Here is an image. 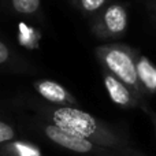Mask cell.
Masks as SVG:
<instances>
[{
    "label": "cell",
    "mask_w": 156,
    "mask_h": 156,
    "mask_svg": "<svg viewBox=\"0 0 156 156\" xmlns=\"http://www.w3.org/2000/svg\"><path fill=\"white\" fill-rule=\"evenodd\" d=\"M154 14H155V18H156V4H154Z\"/></svg>",
    "instance_id": "2e32d148"
},
{
    "label": "cell",
    "mask_w": 156,
    "mask_h": 156,
    "mask_svg": "<svg viewBox=\"0 0 156 156\" xmlns=\"http://www.w3.org/2000/svg\"><path fill=\"white\" fill-rule=\"evenodd\" d=\"M16 62V55L14 54V51L0 38V69H14L18 63Z\"/></svg>",
    "instance_id": "8fae6325"
},
{
    "label": "cell",
    "mask_w": 156,
    "mask_h": 156,
    "mask_svg": "<svg viewBox=\"0 0 156 156\" xmlns=\"http://www.w3.org/2000/svg\"><path fill=\"white\" fill-rule=\"evenodd\" d=\"M37 110L45 121L81 136L103 148L121 149L132 145L129 134L123 129L107 123L77 107L40 104Z\"/></svg>",
    "instance_id": "6da1fadb"
},
{
    "label": "cell",
    "mask_w": 156,
    "mask_h": 156,
    "mask_svg": "<svg viewBox=\"0 0 156 156\" xmlns=\"http://www.w3.org/2000/svg\"><path fill=\"white\" fill-rule=\"evenodd\" d=\"M38 94L51 105L56 107H76L78 104L77 99L70 90L65 88L62 83L52 80H38L33 83Z\"/></svg>",
    "instance_id": "8992f818"
},
{
    "label": "cell",
    "mask_w": 156,
    "mask_h": 156,
    "mask_svg": "<svg viewBox=\"0 0 156 156\" xmlns=\"http://www.w3.org/2000/svg\"><path fill=\"white\" fill-rule=\"evenodd\" d=\"M138 51L122 43H105L94 48V55L101 69L145 97L140 88L136 71V58Z\"/></svg>",
    "instance_id": "7a4b0ae2"
},
{
    "label": "cell",
    "mask_w": 156,
    "mask_h": 156,
    "mask_svg": "<svg viewBox=\"0 0 156 156\" xmlns=\"http://www.w3.org/2000/svg\"><path fill=\"white\" fill-rule=\"evenodd\" d=\"M40 0H11V7L19 15H36L40 11Z\"/></svg>",
    "instance_id": "9c48e42d"
},
{
    "label": "cell",
    "mask_w": 156,
    "mask_h": 156,
    "mask_svg": "<svg viewBox=\"0 0 156 156\" xmlns=\"http://www.w3.org/2000/svg\"><path fill=\"white\" fill-rule=\"evenodd\" d=\"M70 2H71V4H73L74 7H76V5H77V2H78V0H70Z\"/></svg>",
    "instance_id": "9a60e30c"
},
{
    "label": "cell",
    "mask_w": 156,
    "mask_h": 156,
    "mask_svg": "<svg viewBox=\"0 0 156 156\" xmlns=\"http://www.w3.org/2000/svg\"><path fill=\"white\" fill-rule=\"evenodd\" d=\"M0 156H44L36 144L26 140H14L0 145Z\"/></svg>",
    "instance_id": "ba28073f"
},
{
    "label": "cell",
    "mask_w": 156,
    "mask_h": 156,
    "mask_svg": "<svg viewBox=\"0 0 156 156\" xmlns=\"http://www.w3.org/2000/svg\"><path fill=\"white\" fill-rule=\"evenodd\" d=\"M110 0H78L76 7L81 10L85 15H97L105 5H108Z\"/></svg>",
    "instance_id": "30bf717a"
},
{
    "label": "cell",
    "mask_w": 156,
    "mask_h": 156,
    "mask_svg": "<svg viewBox=\"0 0 156 156\" xmlns=\"http://www.w3.org/2000/svg\"><path fill=\"white\" fill-rule=\"evenodd\" d=\"M101 77L111 101L118 107L123 110H134V108H143V105L147 104L145 97L140 96L137 92L125 85L122 81L105 71L104 69H101Z\"/></svg>",
    "instance_id": "5b68a950"
},
{
    "label": "cell",
    "mask_w": 156,
    "mask_h": 156,
    "mask_svg": "<svg viewBox=\"0 0 156 156\" xmlns=\"http://www.w3.org/2000/svg\"><path fill=\"white\" fill-rule=\"evenodd\" d=\"M136 71L137 80L144 96L156 94V65L145 55L137 54L136 58Z\"/></svg>",
    "instance_id": "52a82bcc"
},
{
    "label": "cell",
    "mask_w": 156,
    "mask_h": 156,
    "mask_svg": "<svg viewBox=\"0 0 156 156\" xmlns=\"http://www.w3.org/2000/svg\"><path fill=\"white\" fill-rule=\"evenodd\" d=\"M110 156H147L133 145L125 147L121 149H110Z\"/></svg>",
    "instance_id": "4fadbf2b"
},
{
    "label": "cell",
    "mask_w": 156,
    "mask_h": 156,
    "mask_svg": "<svg viewBox=\"0 0 156 156\" xmlns=\"http://www.w3.org/2000/svg\"><path fill=\"white\" fill-rule=\"evenodd\" d=\"M129 25L127 7L122 3H110L93 16L90 30L99 40H118L125 36Z\"/></svg>",
    "instance_id": "3957f363"
},
{
    "label": "cell",
    "mask_w": 156,
    "mask_h": 156,
    "mask_svg": "<svg viewBox=\"0 0 156 156\" xmlns=\"http://www.w3.org/2000/svg\"><path fill=\"white\" fill-rule=\"evenodd\" d=\"M38 130L48 138L51 143L62 147L70 152L83 156H110V149L99 147L92 141L81 137L78 134L69 132V130L59 127L51 122L43 121L38 122Z\"/></svg>",
    "instance_id": "277c9868"
},
{
    "label": "cell",
    "mask_w": 156,
    "mask_h": 156,
    "mask_svg": "<svg viewBox=\"0 0 156 156\" xmlns=\"http://www.w3.org/2000/svg\"><path fill=\"white\" fill-rule=\"evenodd\" d=\"M141 110H143L144 112H145L147 115H148L149 121H151V123H152V127H154V130H155V134H156V111H155V110H152V108L149 107L148 103H147V104H144Z\"/></svg>",
    "instance_id": "5bb4252c"
},
{
    "label": "cell",
    "mask_w": 156,
    "mask_h": 156,
    "mask_svg": "<svg viewBox=\"0 0 156 156\" xmlns=\"http://www.w3.org/2000/svg\"><path fill=\"white\" fill-rule=\"evenodd\" d=\"M16 140V130L12 125L0 121V145Z\"/></svg>",
    "instance_id": "7c38bea8"
}]
</instances>
